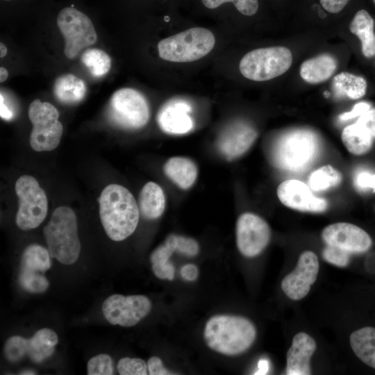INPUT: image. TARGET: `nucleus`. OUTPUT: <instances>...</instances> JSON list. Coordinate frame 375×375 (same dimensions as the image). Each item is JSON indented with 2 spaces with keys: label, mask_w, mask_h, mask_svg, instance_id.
<instances>
[{
  "label": "nucleus",
  "mask_w": 375,
  "mask_h": 375,
  "mask_svg": "<svg viewBox=\"0 0 375 375\" xmlns=\"http://www.w3.org/2000/svg\"><path fill=\"white\" fill-rule=\"evenodd\" d=\"M99 216L107 235L122 241L136 229L140 218L138 205L130 191L118 184H110L99 198Z\"/></svg>",
  "instance_id": "nucleus-1"
},
{
  "label": "nucleus",
  "mask_w": 375,
  "mask_h": 375,
  "mask_svg": "<svg viewBox=\"0 0 375 375\" xmlns=\"http://www.w3.org/2000/svg\"><path fill=\"white\" fill-rule=\"evenodd\" d=\"M203 336L211 349L224 355L235 356L244 353L252 345L256 331L247 318L219 315L207 322Z\"/></svg>",
  "instance_id": "nucleus-2"
},
{
  "label": "nucleus",
  "mask_w": 375,
  "mask_h": 375,
  "mask_svg": "<svg viewBox=\"0 0 375 375\" xmlns=\"http://www.w3.org/2000/svg\"><path fill=\"white\" fill-rule=\"evenodd\" d=\"M43 232L51 257L67 265L77 260L81 243L76 216L72 208L67 206L57 208Z\"/></svg>",
  "instance_id": "nucleus-3"
},
{
  "label": "nucleus",
  "mask_w": 375,
  "mask_h": 375,
  "mask_svg": "<svg viewBox=\"0 0 375 375\" xmlns=\"http://www.w3.org/2000/svg\"><path fill=\"white\" fill-rule=\"evenodd\" d=\"M319 151V139L314 132L294 129L278 138L273 149V161L281 169L298 172L309 166Z\"/></svg>",
  "instance_id": "nucleus-4"
},
{
  "label": "nucleus",
  "mask_w": 375,
  "mask_h": 375,
  "mask_svg": "<svg viewBox=\"0 0 375 375\" xmlns=\"http://www.w3.org/2000/svg\"><path fill=\"white\" fill-rule=\"evenodd\" d=\"M215 38L208 29L192 28L160 40L159 56L167 61L190 62L199 60L213 49Z\"/></svg>",
  "instance_id": "nucleus-5"
},
{
  "label": "nucleus",
  "mask_w": 375,
  "mask_h": 375,
  "mask_svg": "<svg viewBox=\"0 0 375 375\" xmlns=\"http://www.w3.org/2000/svg\"><path fill=\"white\" fill-rule=\"evenodd\" d=\"M106 115L109 122L121 129L137 130L149 119V108L145 97L138 90L125 88L111 96Z\"/></svg>",
  "instance_id": "nucleus-6"
},
{
  "label": "nucleus",
  "mask_w": 375,
  "mask_h": 375,
  "mask_svg": "<svg viewBox=\"0 0 375 375\" xmlns=\"http://www.w3.org/2000/svg\"><path fill=\"white\" fill-rule=\"evenodd\" d=\"M292 54L285 47H272L252 50L241 59L239 69L251 81H265L287 72L292 63Z\"/></svg>",
  "instance_id": "nucleus-7"
},
{
  "label": "nucleus",
  "mask_w": 375,
  "mask_h": 375,
  "mask_svg": "<svg viewBox=\"0 0 375 375\" xmlns=\"http://www.w3.org/2000/svg\"><path fill=\"white\" fill-rule=\"evenodd\" d=\"M28 113L33 125L29 139L31 148L36 151L56 149L63 132L58 110L49 102L35 99L31 103Z\"/></svg>",
  "instance_id": "nucleus-8"
},
{
  "label": "nucleus",
  "mask_w": 375,
  "mask_h": 375,
  "mask_svg": "<svg viewBox=\"0 0 375 375\" xmlns=\"http://www.w3.org/2000/svg\"><path fill=\"white\" fill-rule=\"evenodd\" d=\"M19 208L15 217L18 228L28 231L37 228L45 219L48 210L47 195L31 176L23 175L15 183Z\"/></svg>",
  "instance_id": "nucleus-9"
},
{
  "label": "nucleus",
  "mask_w": 375,
  "mask_h": 375,
  "mask_svg": "<svg viewBox=\"0 0 375 375\" xmlns=\"http://www.w3.org/2000/svg\"><path fill=\"white\" fill-rule=\"evenodd\" d=\"M57 24L65 38L64 53L69 59L74 58L83 49L97 40L91 19L74 8L62 9L57 17Z\"/></svg>",
  "instance_id": "nucleus-10"
},
{
  "label": "nucleus",
  "mask_w": 375,
  "mask_h": 375,
  "mask_svg": "<svg viewBox=\"0 0 375 375\" xmlns=\"http://www.w3.org/2000/svg\"><path fill=\"white\" fill-rule=\"evenodd\" d=\"M151 308L150 300L139 294H112L102 304V312L106 320L111 324L123 327L138 324L149 313Z\"/></svg>",
  "instance_id": "nucleus-11"
},
{
  "label": "nucleus",
  "mask_w": 375,
  "mask_h": 375,
  "mask_svg": "<svg viewBox=\"0 0 375 375\" xmlns=\"http://www.w3.org/2000/svg\"><path fill=\"white\" fill-rule=\"evenodd\" d=\"M271 237L268 224L256 214H242L236 223V244L239 251L251 258L259 255L267 246Z\"/></svg>",
  "instance_id": "nucleus-12"
},
{
  "label": "nucleus",
  "mask_w": 375,
  "mask_h": 375,
  "mask_svg": "<svg viewBox=\"0 0 375 375\" xmlns=\"http://www.w3.org/2000/svg\"><path fill=\"white\" fill-rule=\"evenodd\" d=\"M319 268L316 254L310 251H303L299 258L295 269L283 279L282 290L292 300L303 299L317 280Z\"/></svg>",
  "instance_id": "nucleus-13"
},
{
  "label": "nucleus",
  "mask_w": 375,
  "mask_h": 375,
  "mask_svg": "<svg viewBox=\"0 0 375 375\" xmlns=\"http://www.w3.org/2000/svg\"><path fill=\"white\" fill-rule=\"evenodd\" d=\"M326 244L345 251L350 254L367 251L372 241L369 234L359 226L347 222H338L326 226L322 232Z\"/></svg>",
  "instance_id": "nucleus-14"
},
{
  "label": "nucleus",
  "mask_w": 375,
  "mask_h": 375,
  "mask_svg": "<svg viewBox=\"0 0 375 375\" xmlns=\"http://www.w3.org/2000/svg\"><path fill=\"white\" fill-rule=\"evenodd\" d=\"M277 196L284 206L300 211L322 212L328 207L325 199L315 197L309 186L299 180L282 182L277 188Z\"/></svg>",
  "instance_id": "nucleus-15"
},
{
  "label": "nucleus",
  "mask_w": 375,
  "mask_h": 375,
  "mask_svg": "<svg viewBox=\"0 0 375 375\" xmlns=\"http://www.w3.org/2000/svg\"><path fill=\"white\" fill-rule=\"evenodd\" d=\"M257 136L253 126L247 122L237 121L222 132L217 140V149L225 158L232 160L245 153Z\"/></svg>",
  "instance_id": "nucleus-16"
},
{
  "label": "nucleus",
  "mask_w": 375,
  "mask_h": 375,
  "mask_svg": "<svg viewBox=\"0 0 375 375\" xmlns=\"http://www.w3.org/2000/svg\"><path fill=\"white\" fill-rule=\"evenodd\" d=\"M191 103L186 99L175 98L165 103L157 114V123L165 133L183 135L194 128V121L190 115Z\"/></svg>",
  "instance_id": "nucleus-17"
},
{
  "label": "nucleus",
  "mask_w": 375,
  "mask_h": 375,
  "mask_svg": "<svg viewBox=\"0 0 375 375\" xmlns=\"http://www.w3.org/2000/svg\"><path fill=\"white\" fill-rule=\"evenodd\" d=\"M316 349L314 339L306 333H297L287 352L286 374L288 375H309L311 374L310 360Z\"/></svg>",
  "instance_id": "nucleus-18"
},
{
  "label": "nucleus",
  "mask_w": 375,
  "mask_h": 375,
  "mask_svg": "<svg viewBox=\"0 0 375 375\" xmlns=\"http://www.w3.org/2000/svg\"><path fill=\"white\" fill-rule=\"evenodd\" d=\"M374 26V19L366 9L358 10L349 24L350 32L360 40L361 53L367 59L375 58Z\"/></svg>",
  "instance_id": "nucleus-19"
},
{
  "label": "nucleus",
  "mask_w": 375,
  "mask_h": 375,
  "mask_svg": "<svg viewBox=\"0 0 375 375\" xmlns=\"http://www.w3.org/2000/svg\"><path fill=\"white\" fill-rule=\"evenodd\" d=\"M338 67L336 59L324 53L305 60L300 67V76L308 83L316 84L328 80Z\"/></svg>",
  "instance_id": "nucleus-20"
},
{
  "label": "nucleus",
  "mask_w": 375,
  "mask_h": 375,
  "mask_svg": "<svg viewBox=\"0 0 375 375\" xmlns=\"http://www.w3.org/2000/svg\"><path fill=\"white\" fill-rule=\"evenodd\" d=\"M165 175L183 190L190 188L195 182L198 170L195 163L185 157H173L164 165Z\"/></svg>",
  "instance_id": "nucleus-21"
},
{
  "label": "nucleus",
  "mask_w": 375,
  "mask_h": 375,
  "mask_svg": "<svg viewBox=\"0 0 375 375\" xmlns=\"http://www.w3.org/2000/svg\"><path fill=\"white\" fill-rule=\"evenodd\" d=\"M165 196L160 186L150 181L142 188L138 207L142 215L148 219L160 217L165 208Z\"/></svg>",
  "instance_id": "nucleus-22"
},
{
  "label": "nucleus",
  "mask_w": 375,
  "mask_h": 375,
  "mask_svg": "<svg viewBox=\"0 0 375 375\" xmlns=\"http://www.w3.org/2000/svg\"><path fill=\"white\" fill-rule=\"evenodd\" d=\"M56 99L65 105H75L81 102L86 94V86L83 80L72 74L58 76L53 85Z\"/></svg>",
  "instance_id": "nucleus-23"
},
{
  "label": "nucleus",
  "mask_w": 375,
  "mask_h": 375,
  "mask_svg": "<svg viewBox=\"0 0 375 375\" xmlns=\"http://www.w3.org/2000/svg\"><path fill=\"white\" fill-rule=\"evenodd\" d=\"M58 342V335L53 330L41 328L26 340V354L34 362H42L53 353Z\"/></svg>",
  "instance_id": "nucleus-24"
},
{
  "label": "nucleus",
  "mask_w": 375,
  "mask_h": 375,
  "mask_svg": "<svg viewBox=\"0 0 375 375\" xmlns=\"http://www.w3.org/2000/svg\"><path fill=\"white\" fill-rule=\"evenodd\" d=\"M174 251H176V235L170 234L151 254L152 270L156 276L169 281L174 278V267L169 260Z\"/></svg>",
  "instance_id": "nucleus-25"
},
{
  "label": "nucleus",
  "mask_w": 375,
  "mask_h": 375,
  "mask_svg": "<svg viewBox=\"0 0 375 375\" xmlns=\"http://www.w3.org/2000/svg\"><path fill=\"white\" fill-rule=\"evenodd\" d=\"M349 341L356 356L375 369V328L367 326L355 331L351 334Z\"/></svg>",
  "instance_id": "nucleus-26"
},
{
  "label": "nucleus",
  "mask_w": 375,
  "mask_h": 375,
  "mask_svg": "<svg viewBox=\"0 0 375 375\" xmlns=\"http://www.w3.org/2000/svg\"><path fill=\"white\" fill-rule=\"evenodd\" d=\"M332 88L338 97L355 100L366 94L367 82L361 76L343 72L334 76Z\"/></svg>",
  "instance_id": "nucleus-27"
},
{
  "label": "nucleus",
  "mask_w": 375,
  "mask_h": 375,
  "mask_svg": "<svg viewBox=\"0 0 375 375\" xmlns=\"http://www.w3.org/2000/svg\"><path fill=\"white\" fill-rule=\"evenodd\" d=\"M342 141L349 152L360 156L367 153L372 147L373 138L357 122L346 126L342 132Z\"/></svg>",
  "instance_id": "nucleus-28"
},
{
  "label": "nucleus",
  "mask_w": 375,
  "mask_h": 375,
  "mask_svg": "<svg viewBox=\"0 0 375 375\" xmlns=\"http://www.w3.org/2000/svg\"><path fill=\"white\" fill-rule=\"evenodd\" d=\"M50 253L48 249L39 244L26 247L21 257L20 269L44 273L51 267Z\"/></svg>",
  "instance_id": "nucleus-29"
},
{
  "label": "nucleus",
  "mask_w": 375,
  "mask_h": 375,
  "mask_svg": "<svg viewBox=\"0 0 375 375\" xmlns=\"http://www.w3.org/2000/svg\"><path fill=\"white\" fill-rule=\"evenodd\" d=\"M342 180V174L333 166L328 165L311 173L308 182L312 190L321 192L338 185Z\"/></svg>",
  "instance_id": "nucleus-30"
},
{
  "label": "nucleus",
  "mask_w": 375,
  "mask_h": 375,
  "mask_svg": "<svg viewBox=\"0 0 375 375\" xmlns=\"http://www.w3.org/2000/svg\"><path fill=\"white\" fill-rule=\"evenodd\" d=\"M81 62L94 77L106 74L111 66L110 56L103 50L89 49L81 56Z\"/></svg>",
  "instance_id": "nucleus-31"
},
{
  "label": "nucleus",
  "mask_w": 375,
  "mask_h": 375,
  "mask_svg": "<svg viewBox=\"0 0 375 375\" xmlns=\"http://www.w3.org/2000/svg\"><path fill=\"white\" fill-rule=\"evenodd\" d=\"M44 273L20 269L19 283L26 291L35 294L44 292L49 288V283L44 275Z\"/></svg>",
  "instance_id": "nucleus-32"
},
{
  "label": "nucleus",
  "mask_w": 375,
  "mask_h": 375,
  "mask_svg": "<svg viewBox=\"0 0 375 375\" xmlns=\"http://www.w3.org/2000/svg\"><path fill=\"white\" fill-rule=\"evenodd\" d=\"M26 340L19 335H14L6 340L3 353L9 362H17L26 354Z\"/></svg>",
  "instance_id": "nucleus-33"
},
{
  "label": "nucleus",
  "mask_w": 375,
  "mask_h": 375,
  "mask_svg": "<svg viewBox=\"0 0 375 375\" xmlns=\"http://www.w3.org/2000/svg\"><path fill=\"white\" fill-rule=\"evenodd\" d=\"M203 4L210 9L216 8L226 2H232L238 11L247 16L256 13L258 9V0H201Z\"/></svg>",
  "instance_id": "nucleus-34"
},
{
  "label": "nucleus",
  "mask_w": 375,
  "mask_h": 375,
  "mask_svg": "<svg viewBox=\"0 0 375 375\" xmlns=\"http://www.w3.org/2000/svg\"><path fill=\"white\" fill-rule=\"evenodd\" d=\"M87 373L89 375L113 374L111 357L108 354L101 353L91 358L88 362Z\"/></svg>",
  "instance_id": "nucleus-35"
},
{
  "label": "nucleus",
  "mask_w": 375,
  "mask_h": 375,
  "mask_svg": "<svg viewBox=\"0 0 375 375\" xmlns=\"http://www.w3.org/2000/svg\"><path fill=\"white\" fill-rule=\"evenodd\" d=\"M117 369L121 375H146L148 369L144 360L129 357L121 358L117 362Z\"/></svg>",
  "instance_id": "nucleus-36"
},
{
  "label": "nucleus",
  "mask_w": 375,
  "mask_h": 375,
  "mask_svg": "<svg viewBox=\"0 0 375 375\" xmlns=\"http://www.w3.org/2000/svg\"><path fill=\"white\" fill-rule=\"evenodd\" d=\"M350 253L333 246L326 244L322 251V257L328 262L337 267L348 265Z\"/></svg>",
  "instance_id": "nucleus-37"
},
{
  "label": "nucleus",
  "mask_w": 375,
  "mask_h": 375,
  "mask_svg": "<svg viewBox=\"0 0 375 375\" xmlns=\"http://www.w3.org/2000/svg\"><path fill=\"white\" fill-rule=\"evenodd\" d=\"M199 244L192 238L176 235V251L188 256H194L199 253Z\"/></svg>",
  "instance_id": "nucleus-38"
},
{
  "label": "nucleus",
  "mask_w": 375,
  "mask_h": 375,
  "mask_svg": "<svg viewBox=\"0 0 375 375\" xmlns=\"http://www.w3.org/2000/svg\"><path fill=\"white\" fill-rule=\"evenodd\" d=\"M354 185L360 191L372 190L375 193V174L360 171L354 177Z\"/></svg>",
  "instance_id": "nucleus-39"
},
{
  "label": "nucleus",
  "mask_w": 375,
  "mask_h": 375,
  "mask_svg": "<svg viewBox=\"0 0 375 375\" xmlns=\"http://www.w3.org/2000/svg\"><path fill=\"white\" fill-rule=\"evenodd\" d=\"M356 122L362 126L375 138V108L371 107L358 117Z\"/></svg>",
  "instance_id": "nucleus-40"
},
{
  "label": "nucleus",
  "mask_w": 375,
  "mask_h": 375,
  "mask_svg": "<svg viewBox=\"0 0 375 375\" xmlns=\"http://www.w3.org/2000/svg\"><path fill=\"white\" fill-rule=\"evenodd\" d=\"M148 372L150 375L175 374L168 371L163 365L160 358L157 356L151 357L147 362Z\"/></svg>",
  "instance_id": "nucleus-41"
},
{
  "label": "nucleus",
  "mask_w": 375,
  "mask_h": 375,
  "mask_svg": "<svg viewBox=\"0 0 375 375\" xmlns=\"http://www.w3.org/2000/svg\"><path fill=\"white\" fill-rule=\"evenodd\" d=\"M371 105L365 101H361L356 103L352 110L349 112H346L341 114L339 116V119L340 121H347L348 119H351L354 117H359L363 114L365 111L371 108Z\"/></svg>",
  "instance_id": "nucleus-42"
},
{
  "label": "nucleus",
  "mask_w": 375,
  "mask_h": 375,
  "mask_svg": "<svg viewBox=\"0 0 375 375\" xmlns=\"http://www.w3.org/2000/svg\"><path fill=\"white\" fill-rule=\"evenodd\" d=\"M322 7L331 13L340 12L348 3L349 0H319Z\"/></svg>",
  "instance_id": "nucleus-43"
},
{
  "label": "nucleus",
  "mask_w": 375,
  "mask_h": 375,
  "mask_svg": "<svg viewBox=\"0 0 375 375\" xmlns=\"http://www.w3.org/2000/svg\"><path fill=\"white\" fill-rule=\"evenodd\" d=\"M13 106L8 99H6L5 96L1 92V103H0V115L4 120H10L14 117L15 112Z\"/></svg>",
  "instance_id": "nucleus-44"
},
{
  "label": "nucleus",
  "mask_w": 375,
  "mask_h": 375,
  "mask_svg": "<svg viewBox=\"0 0 375 375\" xmlns=\"http://www.w3.org/2000/svg\"><path fill=\"white\" fill-rule=\"evenodd\" d=\"M181 275L185 280L194 281L199 275L198 268L192 264L185 265L181 269Z\"/></svg>",
  "instance_id": "nucleus-45"
},
{
  "label": "nucleus",
  "mask_w": 375,
  "mask_h": 375,
  "mask_svg": "<svg viewBox=\"0 0 375 375\" xmlns=\"http://www.w3.org/2000/svg\"><path fill=\"white\" fill-rule=\"evenodd\" d=\"M269 368V362L267 360H260L258 363V371L255 374H266Z\"/></svg>",
  "instance_id": "nucleus-46"
},
{
  "label": "nucleus",
  "mask_w": 375,
  "mask_h": 375,
  "mask_svg": "<svg viewBox=\"0 0 375 375\" xmlns=\"http://www.w3.org/2000/svg\"><path fill=\"white\" fill-rule=\"evenodd\" d=\"M365 265L368 271L375 272V253L371 254L367 258Z\"/></svg>",
  "instance_id": "nucleus-47"
},
{
  "label": "nucleus",
  "mask_w": 375,
  "mask_h": 375,
  "mask_svg": "<svg viewBox=\"0 0 375 375\" xmlns=\"http://www.w3.org/2000/svg\"><path fill=\"white\" fill-rule=\"evenodd\" d=\"M8 76V72L7 69L4 67L0 68V82L3 83L4 82Z\"/></svg>",
  "instance_id": "nucleus-48"
},
{
  "label": "nucleus",
  "mask_w": 375,
  "mask_h": 375,
  "mask_svg": "<svg viewBox=\"0 0 375 375\" xmlns=\"http://www.w3.org/2000/svg\"><path fill=\"white\" fill-rule=\"evenodd\" d=\"M7 47L2 42L0 43V57H4L7 53Z\"/></svg>",
  "instance_id": "nucleus-49"
},
{
  "label": "nucleus",
  "mask_w": 375,
  "mask_h": 375,
  "mask_svg": "<svg viewBox=\"0 0 375 375\" xmlns=\"http://www.w3.org/2000/svg\"><path fill=\"white\" fill-rule=\"evenodd\" d=\"M20 374H35V372L31 369L24 370L19 373Z\"/></svg>",
  "instance_id": "nucleus-50"
},
{
  "label": "nucleus",
  "mask_w": 375,
  "mask_h": 375,
  "mask_svg": "<svg viewBox=\"0 0 375 375\" xmlns=\"http://www.w3.org/2000/svg\"><path fill=\"white\" fill-rule=\"evenodd\" d=\"M372 1L374 3V5L375 6V0H372Z\"/></svg>",
  "instance_id": "nucleus-51"
},
{
  "label": "nucleus",
  "mask_w": 375,
  "mask_h": 375,
  "mask_svg": "<svg viewBox=\"0 0 375 375\" xmlns=\"http://www.w3.org/2000/svg\"><path fill=\"white\" fill-rule=\"evenodd\" d=\"M374 64H375V58H374Z\"/></svg>",
  "instance_id": "nucleus-52"
},
{
  "label": "nucleus",
  "mask_w": 375,
  "mask_h": 375,
  "mask_svg": "<svg viewBox=\"0 0 375 375\" xmlns=\"http://www.w3.org/2000/svg\"><path fill=\"white\" fill-rule=\"evenodd\" d=\"M5 1H9V0H5Z\"/></svg>",
  "instance_id": "nucleus-53"
}]
</instances>
